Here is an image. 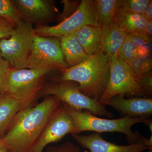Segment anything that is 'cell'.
<instances>
[{
  "label": "cell",
  "mask_w": 152,
  "mask_h": 152,
  "mask_svg": "<svg viewBox=\"0 0 152 152\" xmlns=\"http://www.w3.org/2000/svg\"><path fill=\"white\" fill-rule=\"evenodd\" d=\"M45 152H81L79 147L73 143L67 142L58 146H51L48 147Z\"/></svg>",
  "instance_id": "cell-28"
},
{
  "label": "cell",
  "mask_w": 152,
  "mask_h": 152,
  "mask_svg": "<svg viewBox=\"0 0 152 152\" xmlns=\"http://www.w3.org/2000/svg\"><path fill=\"white\" fill-rule=\"evenodd\" d=\"M98 26L104 31L115 24L118 0H96Z\"/></svg>",
  "instance_id": "cell-19"
},
{
  "label": "cell",
  "mask_w": 152,
  "mask_h": 152,
  "mask_svg": "<svg viewBox=\"0 0 152 152\" xmlns=\"http://www.w3.org/2000/svg\"><path fill=\"white\" fill-rule=\"evenodd\" d=\"M118 95L146 97L132 69L118 55L110 59L108 82L99 101L102 103Z\"/></svg>",
  "instance_id": "cell-6"
},
{
  "label": "cell",
  "mask_w": 152,
  "mask_h": 152,
  "mask_svg": "<svg viewBox=\"0 0 152 152\" xmlns=\"http://www.w3.org/2000/svg\"><path fill=\"white\" fill-rule=\"evenodd\" d=\"M68 68L60 47L59 38L34 34L27 69L61 71Z\"/></svg>",
  "instance_id": "cell-8"
},
{
  "label": "cell",
  "mask_w": 152,
  "mask_h": 152,
  "mask_svg": "<svg viewBox=\"0 0 152 152\" xmlns=\"http://www.w3.org/2000/svg\"><path fill=\"white\" fill-rule=\"evenodd\" d=\"M145 34L150 37L152 38V20L148 21L145 28Z\"/></svg>",
  "instance_id": "cell-31"
},
{
  "label": "cell",
  "mask_w": 152,
  "mask_h": 152,
  "mask_svg": "<svg viewBox=\"0 0 152 152\" xmlns=\"http://www.w3.org/2000/svg\"><path fill=\"white\" fill-rule=\"evenodd\" d=\"M61 104L54 96H48L36 105L22 109L1 138L8 149L28 152Z\"/></svg>",
  "instance_id": "cell-1"
},
{
  "label": "cell",
  "mask_w": 152,
  "mask_h": 152,
  "mask_svg": "<svg viewBox=\"0 0 152 152\" xmlns=\"http://www.w3.org/2000/svg\"><path fill=\"white\" fill-rule=\"evenodd\" d=\"M148 151H140L138 152H152V149H148Z\"/></svg>",
  "instance_id": "cell-34"
},
{
  "label": "cell",
  "mask_w": 152,
  "mask_h": 152,
  "mask_svg": "<svg viewBox=\"0 0 152 152\" xmlns=\"http://www.w3.org/2000/svg\"><path fill=\"white\" fill-rule=\"evenodd\" d=\"M75 132L73 120L62 104L28 152H43L49 144L60 141L68 134H73Z\"/></svg>",
  "instance_id": "cell-10"
},
{
  "label": "cell",
  "mask_w": 152,
  "mask_h": 152,
  "mask_svg": "<svg viewBox=\"0 0 152 152\" xmlns=\"http://www.w3.org/2000/svg\"><path fill=\"white\" fill-rule=\"evenodd\" d=\"M59 39L61 50L69 68L78 64L89 56L79 42L75 33Z\"/></svg>",
  "instance_id": "cell-16"
},
{
  "label": "cell",
  "mask_w": 152,
  "mask_h": 152,
  "mask_svg": "<svg viewBox=\"0 0 152 152\" xmlns=\"http://www.w3.org/2000/svg\"><path fill=\"white\" fill-rule=\"evenodd\" d=\"M34 34L32 24L22 20L10 37L0 40V52L13 69L27 68Z\"/></svg>",
  "instance_id": "cell-5"
},
{
  "label": "cell",
  "mask_w": 152,
  "mask_h": 152,
  "mask_svg": "<svg viewBox=\"0 0 152 152\" xmlns=\"http://www.w3.org/2000/svg\"><path fill=\"white\" fill-rule=\"evenodd\" d=\"M15 25L0 17V40L9 38L13 32Z\"/></svg>",
  "instance_id": "cell-29"
},
{
  "label": "cell",
  "mask_w": 152,
  "mask_h": 152,
  "mask_svg": "<svg viewBox=\"0 0 152 152\" xmlns=\"http://www.w3.org/2000/svg\"><path fill=\"white\" fill-rule=\"evenodd\" d=\"M110 60L102 51L89 56L78 64L61 70L56 81L76 82L81 92L99 101L108 82Z\"/></svg>",
  "instance_id": "cell-2"
},
{
  "label": "cell",
  "mask_w": 152,
  "mask_h": 152,
  "mask_svg": "<svg viewBox=\"0 0 152 152\" xmlns=\"http://www.w3.org/2000/svg\"><path fill=\"white\" fill-rule=\"evenodd\" d=\"M54 96L61 102L76 111H88L95 116L113 118V115L99 101L88 97L80 91L77 83L71 81L45 83L40 96Z\"/></svg>",
  "instance_id": "cell-4"
},
{
  "label": "cell",
  "mask_w": 152,
  "mask_h": 152,
  "mask_svg": "<svg viewBox=\"0 0 152 152\" xmlns=\"http://www.w3.org/2000/svg\"><path fill=\"white\" fill-rule=\"evenodd\" d=\"M118 55L126 62L140 56L139 49L129 36H127L119 51Z\"/></svg>",
  "instance_id": "cell-24"
},
{
  "label": "cell",
  "mask_w": 152,
  "mask_h": 152,
  "mask_svg": "<svg viewBox=\"0 0 152 152\" xmlns=\"http://www.w3.org/2000/svg\"><path fill=\"white\" fill-rule=\"evenodd\" d=\"M9 152H17L15 151H14V150L9 149Z\"/></svg>",
  "instance_id": "cell-35"
},
{
  "label": "cell",
  "mask_w": 152,
  "mask_h": 152,
  "mask_svg": "<svg viewBox=\"0 0 152 152\" xmlns=\"http://www.w3.org/2000/svg\"><path fill=\"white\" fill-rule=\"evenodd\" d=\"M147 22L143 15L117 11L115 24L129 35L145 33Z\"/></svg>",
  "instance_id": "cell-17"
},
{
  "label": "cell",
  "mask_w": 152,
  "mask_h": 152,
  "mask_svg": "<svg viewBox=\"0 0 152 152\" xmlns=\"http://www.w3.org/2000/svg\"><path fill=\"white\" fill-rule=\"evenodd\" d=\"M133 71L136 79L152 72L151 55L139 56L127 62Z\"/></svg>",
  "instance_id": "cell-20"
},
{
  "label": "cell",
  "mask_w": 152,
  "mask_h": 152,
  "mask_svg": "<svg viewBox=\"0 0 152 152\" xmlns=\"http://www.w3.org/2000/svg\"><path fill=\"white\" fill-rule=\"evenodd\" d=\"M150 0H118L117 11L143 15Z\"/></svg>",
  "instance_id": "cell-21"
},
{
  "label": "cell",
  "mask_w": 152,
  "mask_h": 152,
  "mask_svg": "<svg viewBox=\"0 0 152 152\" xmlns=\"http://www.w3.org/2000/svg\"><path fill=\"white\" fill-rule=\"evenodd\" d=\"M147 21L152 20V1H150L143 15Z\"/></svg>",
  "instance_id": "cell-30"
},
{
  "label": "cell",
  "mask_w": 152,
  "mask_h": 152,
  "mask_svg": "<svg viewBox=\"0 0 152 152\" xmlns=\"http://www.w3.org/2000/svg\"><path fill=\"white\" fill-rule=\"evenodd\" d=\"M102 31L101 51L110 59L118 55L128 35L115 24Z\"/></svg>",
  "instance_id": "cell-18"
},
{
  "label": "cell",
  "mask_w": 152,
  "mask_h": 152,
  "mask_svg": "<svg viewBox=\"0 0 152 152\" xmlns=\"http://www.w3.org/2000/svg\"><path fill=\"white\" fill-rule=\"evenodd\" d=\"M13 2L23 20L32 24L45 26L58 16V12L52 1L15 0Z\"/></svg>",
  "instance_id": "cell-11"
},
{
  "label": "cell",
  "mask_w": 152,
  "mask_h": 152,
  "mask_svg": "<svg viewBox=\"0 0 152 152\" xmlns=\"http://www.w3.org/2000/svg\"><path fill=\"white\" fill-rule=\"evenodd\" d=\"M72 137L81 146L90 152H138L149 149L144 144L142 136L137 142L127 145H118L107 141L98 133L87 136L73 134Z\"/></svg>",
  "instance_id": "cell-13"
},
{
  "label": "cell",
  "mask_w": 152,
  "mask_h": 152,
  "mask_svg": "<svg viewBox=\"0 0 152 152\" xmlns=\"http://www.w3.org/2000/svg\"><path fill=\"white\" fill-rule=\"evenodd\" d=\"M85 26H98L96 0H82L72 15L54 26H37L34 34L44 37L61 38L75 33Z\"/></svg>",
  "instance_id": "cell-7"
},
{
  "label": "cell",
  "mask_w": 152,
  "mask_h": 152,
  "mask_svg": "<svg viewBox=\"0 0 152 152\" xmlns=\"http://www.w3.org/2000/svg\"><path fill=\"white\" fill-rule=\"evenodd\" d=\"M48 69L12 68L6 79L4 93L24 95L41 92L46 77L53 72Z\"/></svg>",
  "instance_id": "cell-9"
},
{
  "label": "cell",
  "mask_w": 152,
  "mask_h": 152,
  "mask_svg": "<svg viewBox=\"0 0 152 152\" xmlns=\"http://www.w3.org/2000/svg\"><path fill=\"white\" fill-rule=\"evenodd\" d=\"M40 93L24 95L4 93L0 95V139L7 132L15 117L22 109L34 105Z\"/></svg>",
  "instance_id": "cell-12"
},
{
  "label": "cell",
  "mask_w": 152,
  "mask_h": 152,
  "mask_svg": "<svg viewBox=\"0 0 152 152\" xmlns=\"http://www.w3.org/2000/svg\"><path fill=\"white\" fill-rule=\"evenodd\" d=\"M62 2L64 4V9L63 12L58 17L59 23L72 15L78 8L80 3L79 1L66 0Z\"/></svg>",
  "instance_id": "cell-26"
},
{
  "label": "cell",
  "mask_w": 152,
  "mask_h": 152,
  "mask_svg": "<svg viewBox=\"0 0 152 152\" xmlns=\"http://www.w3.org/2000/svg\"><path fill=\"white\" fill-rule=\"evenodd\" d=\"M12 69L10 63L5 59L0 52V95L4 93L6 79Z\"/></svg>",
  "instance_id": "cell-25"
},
{
  "label": "cell",
  "mask_w": 152,
  "mask_h": 152,
  "mask_svg": "<svg viewBox=\"0 0 152 152\" xmlns=\"http://www.w3.org/2000/svg\"><path fill=\"white\" fill-rule=\"evenodd\" d=\"M0 17L15 26L23 20L14 4L13 1L11 0H0Z\"/></svg>",
  "instance_id": "cell-22"
},
{
  "label": "cell",
  "mask_w": 152,
  "mask_h": 152,
  "mask_svg": "<svg viewBox=\"0 0 152 152\" xmlns=\"http://www.w3.org/2000/svg\"><path fill=\"white\" fill-rule=\"evenodd\" d=\"M62 104L73 120L75 126L74 134H78L85 131H93L98 133H121L126 135L128 142L130 144L137 142L142 136L137 131L133 132L132 126L138 123H143L148 119L133 118L126 116L116 119L102 118L94 115L88 111H76Z\"/></svg>",
  "instance_id": "cell-3"
},
{
  "label": "cell",
  "mask_w": 152,
  "mask_h": 152,
  "mask_svg": "<svg viewBox=\"0 0 152 152\" xmlns=\"http://www.w3.org/2000/svg\"><path fill=\"white\" fill-rule=\"evenodd\" d=\"M145 125H146L148 127L150 131H151V134H152V121L151 119L150 118L147 119L143 123Z\"/></svg>",
  "instance_id": "cell-33"
},
{
  "label": "cell",
  "mask_w": 152,
  "mask_h": 152,
  "mask_svg": "<svg viewBox=\"0 0 152 152\" xmlns=\"http://www.w3.org/2000/svg\"><path fill=\"white\" fill-rule=\"evenodd\" d=\"M0 152H9L8 148L1 138L0 139Z\"/></svg>",
  "instance_id": "cell-32"
},
{
  "label": "cell",
  "mask_w": 152,
  "mask_h": 152,
  "mask_svg": "<svg viewBox=\"0 0 152 152\" xmlns=\"http://www.w3.org/2000/svg\"><path fill=\"white\" fill-rule=\"evenodd\" d=\"M136 46L139 49L140 56L151 55L152 52V38L145 33L128 35Z\"/></svg>",
  "instance_id": "cell-23"
},
{
  "label": "cell",
  "mask_w": 152,
  "mask_h": 152,
  "mask_svg": "<svg viewBox=\"0 0 152 152\" xmlns=\"http://www.w3.org/2000/svg\"><path fill=\"white\" fill-rule=\"evenodd\" d=\"M124 95L115 96L107 102L102 103L118 111L124 116L149 118L152 114V99L148 97L126 99Z\"/></svg>",
  "instance_id": "cell-14"
},
{
  "label": "cell",
  "mask_w": 152,
  "mask_h": 152,
  "mask_svg": "<svg viewBox=\"0 0 152 152\" xmlns=\"http://www.w3.org/2000/svg\"><path fill=\"white\" fill-rule=\"evenodd\" d=\"M136 81L139 86L140 87L145 95L152 96V73L150 72L136 78Z\"/></svg>",
  "instance_id": "cell-27"
},
{
  "label": "cell",
  "mask_w": 152,
  "mask_h": 152,
  "mask_svg": "<svg viewBox=\"0 0 152 152\" xmlns=\"http://www.w3.org/2000/svg\"><path fill=\"white\" fill-rule=\"evenodd\" d=\"M76 38L88 56L101 51L102 31L99 26H85L75 32Z\"/></svg>",
  "instance_id": "cell-15"
}]
</instances>
